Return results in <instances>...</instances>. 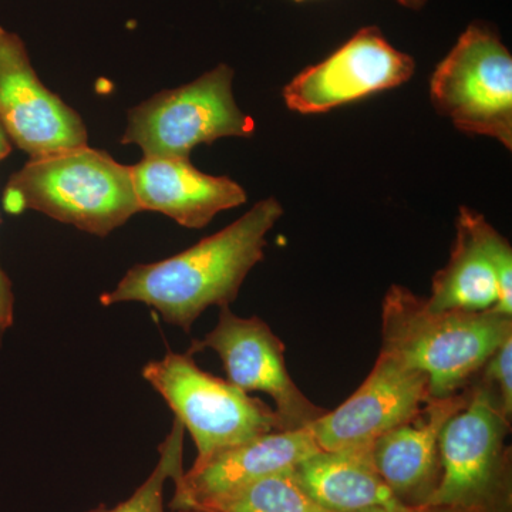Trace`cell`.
<instances>
[{
	"label": "cell",
	"instance_id": "cell-1",
	"mask_svg": "<svg viewBox=\"0 0 512 512\" xmlns=\"http://www.w3.org/2000/svg\"><path fill=\"white\" fill-rule=\"evenodd\" d=\"M284 215L276 198L259 201L234 224L202 239L180 254L134 265L113 291L103 293V306L146 303L165 322L190 332L211 306L231 305L249 272L264 259L266 235Z\"/></svg>",
	"mask_w": 512,
	"mask_h": 512
},
{
	"label": "cell",
	"instance_id": "cell-2",
	"mask_svg": "<svg viewBox=\"0 0 512 512\" xmlns=\"http://www.w3.org/2000/svg\"><path fill=\"white\" fill-rule=\"evenodd\" d=\"M510 336L512 318L494 311H433L402 285L383 298L380 350L426 373L431 399L466 390Z\"/></svg>",
	"mask_w": 512,
	"mask_h": 512
},
{
	"label": "cell",
	"instance_id": "cell-3",
	"mask_svg": "<svg viewBox=\"0 0 512 512\" xmlns=\"http://www.w3.org/2000/svg\"><path fill=\"white\" fill-rule=\"evenodd\" d=\"M2 204L8 214L42 212L100 238L141 211L130 167L89 146L29 160L10 175Z\"/></svg>",
	"mask_w": 512,
	"mask_h": 512
},
{
	"label": "cell",
	"instance_id": "cell-4",
	"mask_svg": "<svg viewBox=\"0 0 512 512\" xmlns=\"http://www.w3.org/2000/svg\"><path fill=\"white\" fill-rule=\"evenodd\" d=\"M466 406L440 434L441 477L429 504L471 512H512L511 419L497 393L476 377Z\"/></svg>",
	"mask_w": 512,
	"mask_h": 512
},
{
	"label": "cell",
	"instance_id": "cell-5",
	"mask_svg": "<svg viewBox=\"0 0 512 512\" xmlns=\"http://www.w3.org/2000/svg\"><path fill=\"white\" fill-rule=\"evenodd\" d=\"M143 377L161 394L197 447L195 463L282 430L275 410L228 380L204 372L190 353L151 360Z\"/></svg>",
	"mask_w": 512,
	"mask_h": 512
},
{
	"label": "cell",
	"instance_id": "cell-6",
	"mask_svg": "<svg viewBox=\"0 0 512 512\" xmlns=\"http://www.w3.org/2000/svg\"><path fill=\"white\" fill-rule=\"evenodd\" d=\"M234 70L220 64L194 82L163 90L128 111L121 144H136L144 157L190 158L200 144L224 137H251L255 121L242 113Z\"/></svg>",
	"mask_w": 512,
	"mask_h": 512
},
{
	"label": "cell",
	"instance_id": "cell-7",
	"mask_svg": "<svg viewBox=\"0 0 512 512\" xmlns=\"http://www.w3.org/2000/svg\"><path fill=\"white\" fill-rule=\"evenodd\" d=\"M430 99L458 130L494 138L511 150L512 57L484 23H471L436 67Z\"/></svg>",
	"mask_w": 512,
	"mask_h": 512
},
{
	"label": "cell",
	"instance_id": "cell-8",
	"mask_svg": "<svg viewBox=\"0 0 512 512\" xmlns=\"http://www.w3.org/2000/svg\"><path fill=\"white\" fill-rule=\"evenodd\" d=\"M207 349L220 357L228 382L274 400L282 430L305 429L326 413L293 382L286 367L284 342L258 316L241 318L229 306L221 308L217 326L204 339L194 340L187 353Z\"/></svg>",
	"mask_w": 512,
	"mask_h": 512
},
{
	"label": "cell",
	"instance_id": "cell-9",
	"mask_svg": "<svg viewBox=\"0 0 512 512\" xmlns=\"http://www.w3.org/2000/svg\"><path fill=\"white\" fill-rule=\"evenodd\" d=\"M414 72L412 56L390 45L379 29L365 28L328 59L299 73L285 87L284 100L295 113H328L402 86Z\"/></svg>",
	"mask_w": 512,
	"mask_h": 512
},
{
	"label": "cell",
	"instance_id": "cell-10",
	"mask_svg": "<svg viewBox=\"0 0 512 512\" xmlns=\"http://www.w3.org/2000/svg\"><path fill=\"white\" fill-rule=\"evenodd\" d=\"M0 126L29 160L89 146L82 117L40 82L23 40L2 26Z\"/></svg>",
	"mask_w": 512,
	"mask_h": 512
},
{
	"label": "cell",
	"instance_id": "cell-11",
	"mask_svg": "<svg viewBox=\"0 0 512 512\" xmlns=\"http://www.w3.org/2000/svg\"><path fill=\"white\" fill-rule=\"evenodd\" d=\"M430 400L426 373L380 350L359 389L309 427L320 450L369 447L387 431L416 419Z\"/></svg>",
	"mask_w": 512,
	"mask_h": 512
},
{
	"label": "cell",
	"instance_id": "cell-12",
	"mask_svg": "<svg viewBox=\"0 0 512 512\" xmlns=\"http://www.w3.org/2000/svg\"><path fill=\"white\" fill-rule=\"evenodd\" d=\"M433 311H494L512 318V248L483 215L460 207L450 259L434 275Z\"/></svg>",
	"mask_w": 512,
	"mask_h": 512
},
{
	"label": "cell",
	"instance_id": "cell-13",
	"mask_svg": "<svg viewBox=\"0 0 512 512\" xmlns=\"http://www.w3.org/2000/svg\"><path fill=\"white\" fill-rule=\"evenodd\" d=\"M319 450L311 427L272 431L225 448L202 463H194L174 481L175 494L170 507L174 511L192 508L259 478L291 471Z\"/></svg>",
	"mask_w": 512,
	"mask_h": 512
},
{
	"label": "cell",
	"instance_id": "cell-14",
	"mask_svg": "<svg viewBox=\"0 0 512 512\" xmlns=\"http://www.w3.org/2000/svg\"><path fill=\"white\" fill-rule=\"evenodd\" d=\"M470 389L431 399L416 419L387 431L373 443L377 471L403 505L429 504L441 477L440 434L466 406Z\"/></svg>",
	"mask_w": 512,
	"mask_h": 512
},
{
	"label": "cell",
	"instance_id": "cell-15",
	"mask_svg": "<svg viewBox=\"0 0 512 512\" xmlns=\"http://www.w3.org/2000/svg\"><path fill=\"white\" fill-rule=\"evenodd\" d=\"M130 170L140 210L160 212L181 227H207L215 215L248 200L237 181L202 173L190 158L144 157Z\"/></svg>",
	"mask_w": 512,
	"mask_h": 512
},
{
	"label": "cell",
	"instance_id": "cell-16",
	"mask_svg": "<svg viewBox=\"0 0 512 512\" xmlns=\"http://www.w3.org/2000/svg\"><path fill=\"white\" fill-rule=\"evenodd\" d=\"M373 446L319 450L292 470L296 484L332 512H366L400 505L384 483Z\"/></svg>",
	"mask_w": 512,
	"mask_h": 512
},
{
	"label": "cell",
	"instance_id": "cell-17",
	"mask_svg": "<svg viewBox=\"0 0 512 512\" xmlns=\"http://www.w3.org/2000/svg\"><path fill=\"white\" fill-rule=\"evenodd\" d=\"M192 508L205 512H332L296 484L292 470L259 478Z\"/></svg>",
	"mask_w": 512,
	"mask_h": 512
},
{
	"label": "cell",
	"instance_id": "cell-18",
	"mask_svg": "<svg viewBox=\"0 0 512 512\" xmlns=\"http://www.w3.org/2000/svg\"><path fill=\"white\" fill-rule=\"evenodd\" d=\"M185 429L180 420L174 419L170 433L158 447V463L150 477L134 494L114 508L99 505L89 512H165L164 487L168 480L183 476Z\"/></svg>",
	"mask_w": 512,
	"mask_h": 512
},
{
	"label": "cell",
	"instance_id": "cell-19",
	"mask_svg": "<svg viewBox=\"0 0 512 512\" xmlns=\"http://www.w3.org/2000/svg\"><path fill=\"white\" fill-rule=\"evenodd\" d=\"M497 393L505 416H512V336L505 339L478 375Z\"/></svg>",
	"mask_w": 512,
	"mask_h": 512
},
{
	"label": "cell",
	"instance_id": "cell-20",
	"mask_svg": "<svg viewBox=\"0 0 512 512\" xmlns=\"http://www.w3.org/2000/svg\"><path fill=\"white\" fill-rule=\"evenodd\" d=\"M12 148V143L0 126V163L12 153ZM13 320H15V293H13L12 281L0 266V346L6 332L12 328Z\"/></svg>",
	"mask_w": 512,
	"mask_h": 512
},
{
	"label": "cell",
	"instance_id": "cell-21",
	"mask_svg": "<svg viewBox=\"0 0 512 512\" xmlns=\"http://www.w3.org/2000/svg\"><path fill=\"white\" fill-rule=\"evenodd\" d=\"M366 512H471L453 505L424 504L410 507V505H394V507L376 508Z\"/></svg>",
	"mask_w": 512,
	"mask_h": 512
},
{
	"label": "cell",
	"instance_id": "cell-22",
	"mask_svg": "<svg viewBox=\"0 0 512 512\" xmlns=\"http://www.w3.org/2000/svg\"><path fill=\"white\" fill-rule=\"evenodd\" d=\"M397 2H399L400 5L404 6V8L419 10L421 8H424V5H426L427 0H397Z\"/></svg>",
	"mask_w": 512,
	"mask_h": 512
},
{
	"label": "cell",
	"instance_id": "cell-23",
	"mask_svg": "<svg viewBox=\"0 0 512 512\" xmlns=\"http://www.w3.org/2000/svg\"><path fill=\"white\" fill-rule=\"evenodd\" d=\"M175 512H205V511L195 510V508H183V510H175Z\"/></svg>",
	"mask_w": 512,
	"mask_h": 512
},
{
	"label": "cell",
	"instance_id": "cell-24",
	"mask_svg": "<svg viewBox=\"0 0 512 512\" xmlns=\"http://www.w3.org/2000/svg\"><path fill=\"white\" fill-rule=\"evenodd\" d=\"M292 2L302 3V2H308V0H292Z\"/></svg>",
	"mask_w": 512,
	"mask_h": 512
}]
</instances>
